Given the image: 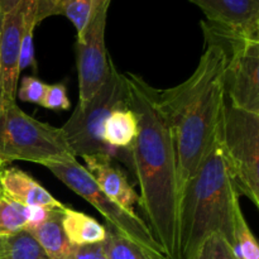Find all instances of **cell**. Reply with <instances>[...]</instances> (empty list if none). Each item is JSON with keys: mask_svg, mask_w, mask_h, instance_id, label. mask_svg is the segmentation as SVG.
I'll list each match as a JSON object with an SVG mask.
<instances>
[{"mask_svg": "<svg viewBox=\"0 0 259 259\" xmlns=\"http://www.w3.org/2000/svg\"><path fill=\"white\" fill-rule=\"evenodd\" d=\"M235 253L238 259H259V247L242 212L240 204L235 210Z\"/></svg>", "mask_w": 259, "mask_h": 259, "instance_id": "22", "label": "cell"}, {"mask_svg": "<svg viewBox=\"0 0 259 259\" xmlns=\"http://www.w3.org/2000/svg\"><path fill=\"white\" fill-rule=\"evenodd\" d=\"M20 3L22 0H0V10L3 12V14H7V13L12 12L14 8H17Z\"/></svg>", "mask_w": 259, "mask_h": 259, "instance_id": "28", "label": "cell"}, {"mask_svg": "<svg viewBox=\"0 0 259 259\" xmlns=\"http://www.w3.org/2000/svg\"><path fill=\"white\" fill-rule=\"evenodd\" d=\"M62 228L71 245H89L105 240V225L85 212L65 206L62 211Z\"/></svg>", "mask_w": 259, "mask_h": 259, "instance_id": "16", "label": "cell"}, {"mask_svg": "<svg viewBox=\"0 0 259 259\" xmlns=\"http://www.w3.org/2000/svg\"><path fill=\"white\" fill-rule=\"evenodd\" d=\"M0 169H2V168H0ZM0 194H2V186H0Z\"/></svg>", "mask_w": 259, "mask_h": 259, "instance_id": "31", "label": "cell"}, {"mask_svg": "<svg viewBox=\"0 0 259 259\" xmlns=\"http://www.w3.org/2000/svg\"><path fill=\"white\" fill-rule=\"evenodd\" d=\"M4 243H5V238L4 237H0V258H2L3 249H4Z\"/></svg>", "mask_w": 259, "mask_h": 259, "instance_id": "29", "label": "cell"}, {"mask_svg": "<svg viewBox=\"0 0 259 259\" xmlns=\"http://www.w3.org/2000/svg\"><path fill=\"white\" fill-rule=\"evenodd\" d=\"M217 138L237 194L259 207V114L224 98Z\"/></svg>", "mask_w": 259, "mask_h": 259, "instance_id": "5", "label": "cell"}, {"mask_svg": "<svg viewBox=\"0 0 259 259\" xmlns=\"http://www.w3.org/2000/svg\"><path fill=\"white\" fill-rule=\"evenodd\" d=\"M3 167H5V166H3V164H0V168H3Z\"/></svg>", "mask_w": 259, "mask_h": 259, "instance_id": "32", "label": "cell"}, {"mask_svg": "<svg viewBox=\"0 0 259 259\" xmlns=\"http://www.w3.org/2000/svg\"><path fill=\"white\" fill-rule=\"evenodd\" d=\"M124 80L126 106L138 123L131 156L141 190L139 206L166 259H182L177 158L171 129L157 104L158 90L136 73H124Z\"/></svg>", "mask_w": 259, "mask_h": 259, "instance_id": "1", "label": "cell"}, {"mask_svg": "<svg viewBox=\"0 0 259 259\" xmlns=\"http://www.w3.org/2000/svg\"><path fill=\"white\" fill-rule=\"evenodd\" d=\"M2 192L23 206H43L56 209L65 206L52 196L30 175L18 167H3L0 169Z\"/></svg>", "mask_w": 259, "mask_h": 259, "instance_id": "13", "label": "cell"}, {"mask_svg": "<svg viewBox=\"0 0 259 259\" xmlns=\"http://www.w3.org/2000/svg\"><path fill=\"white\" fill-rule=\"evenodd\" d=\"M89 174L99 189L108 197L129 211H134V205H139V195L126 179L123 169L116 164L110 154H91L83 157Z\"/></svg>", "mask_w": 259, "mask_h": 259, "instance_id": "11", "label": "cell"}, {"mask_svg": "<svg viewBox=\"0 0 259 259\" xmlns=\"http://www.w3.org/2000/svg\"><path fill=\"white\" fill-rule=\"evenodd\" d=\"M99 0H37V24L55 15L66 17L80 35L90 20Z\"/></svg>", "mask_w": 259, "mask_h": 259, "instance_id": "15", "label": "cell"}, {"mask_svg": "<svg viewBox=\"0 0 259 259\" xmlns=\"http://www.w3.org/2000/svg\"><path fill=\"white\" fill-rule=\"evenodd\" d=\"M63 207L52 209L48 219L42 225L33 230H27L39 243L50 259H66L72 248L62 228Z\"/></svg>", "mask_w": 259, "mask_h": 259, "instance_id": "17", "label": "cell"}, {"mask_svg": "<svg viewBox=\"0 0 259 259\" xmlns=\"http://www.w3.org/2000/svg\"><path fill=\"white\" fill-rule=\"evenodd\" d=\"M207 20L249 35H259V0H189Z\"/></svg>", "mask_w": 259, "mask_h": 259, "instance_id": "12", "label": "cell"}, {"mask_svg": "<svg viewBox=\"0 0 259 259\" xmlns=\"http://www.w3.org/2000/svg\"><path fill=\"white\" fill-rule=\"evenodd\" d=\"M110 3L111 0H99L83 32L76 37L78 103L88 101L103 86L110 70L111 57L105 45Z\"/></svg>", "mask_w": 259, "mask_h": 259, "instance_id": "9", "label": "cell"}, {"mask_svg": "<svg viewBox=\"0 0 259 259\" xmlns=\"http://www.w3.org/2000/svg\"><path fill=\"white\" fill-rule=\"evenodd\" d=\"M66 259H109L106 254L105 243H95L89 245H72Z\"/></svg>", "mask_w": 259, "mask_h": 259, "instance_id": "26", "label": "cell"}, {"mask_svg": "<svg viewBox=\"0 0 259 259\" xmlns=\"http://www.w3.org/2000/svg\"><path fill=\"white\" fill-rule=\"evenodd\" d=\"M126 106V88L124 73L116 70L113 60L108 77L100 89L85 103H77L72 115L61 128L65 141L75 157L91 154H110L115 152L104 143L101 131L109 114Z\"/></svg>", "mask_w": 259, "mask_h": 259, "instance_id": "7", "label": "cell"}, {"mask_svg": "<svg viewBox=\"0 0 259 259\" xmlns=\"http://www.w3.org/2000/svg\"><path fill=\"white\" fill-rule=\"evenodd\" d=\"M35 12H37V0H25L24 24H23L22 43H20V71L28 67L37 68L34 58V45H33L34 28L38 25Z\"/></svg>", "mask_w": 259, "mask_h": 259, "instance_id": "21", "label": "cell"}, {"mask_svg": "<svg viewBox=\"0 0 259 259\" xmlns=\"http://www.w3.org/2000/svg\"><path fill=\"white\" fill-rule=\"evenodd\" d=\"M224 67L222 48L217 43L205 42V51L194 73L157 95V104L174 139L180 195L217 139L224 103Z\"/></svg>", "mask_w": 259, "mask_h": 259, "instance_id": "2", "label": "cell"}, {"mask_svg": "<svg viewBox=\"0 0 259 259\" xmlns=\"http://www.w3.org/2000/svg\"><path fill=\"white\" fill-rule=\"evenodd\" d=\"M27 229V206L0 194V237H10Z\"/></svg>", "mask_w": 259, "mask_h": 259, "instance_id": "20", "label": "cell"}, {"mask_svg": "<svg viewBox=\"0 0 259 259\" xmlns=\"http://www.w3.org/2000/svg\"><path fill=\"white\" fill-rule=\"evenodd\" d=\"M70 99L67 96V90L63 83H52L47 85L45 98H43L40 106L50 110L63 111L70 109Z\"/></svg>", "mask_w": 259, "mask_h": 259, "instance_id": "25", "label": "cell"}, {"mask_svg": "<svg viewBox=\"0 0 259 259\" xmlns=\"http://www.w3.org/2000/svg\"><path fill=\"white\" fill-rule=\"evenodd\" d=\"M0 106H2V101H0Z\"/></svg>", "mask_w": 259, "mask_h": 259, "instance_id": "33", "label": "cell"}, {"mask_svg": "<svg viewBox=\"0 0 259 259\" xmlns=\"http://www.w3.org/2000/svg\"><path fill=\"white\" fill-rule=\"evenodd\" d=\"M50 207L43 206H27V229L33 230L42 225L51 214Z\"/></svg>", "mask_w": 259, "mask_h": 259, "instance_id": "27", "label": "cell"}, {"mask_svg": "<svg viewBox=\"0 0 259 259\" xmlns=\"http://www.w3.org/2000/svg\"><path fill=\"white\" fill-rule=\"evenodd\" d=\"M105 229L106 237L104 243L109 259H154L146 249L116 232L109 223H106Z\"/></svg>", "mask_w": 259, "mask_h": 259, "instance_id": "19", "label": "cell"}, {"mask_svg": "<svg viewBox=\"0 0 259 259\" xmlns=\"http://www.w3.org/2000/svg\"><path fill=\"white\" fill-rule=\"evenodd\" d=\"M46 167L68 189L93 205L105 218L106 223L115 228L116 232L146 249L154 259H166L161 245L154 239L147 223L134 211L124 209L106 196L99 189L88 169L78 163L76 158L60 163H50Z\"/></svg>", "mask_w": 259, "mask_h": 259, "instance_id": "8", "label": "cell"}, {"mask_svg": "<svg viewBox=\"0 0 259 259\" xmlns=\"http://www.w3.org/2000/svg\"><path fill=\"white\" fill-rule=\"evenodd\" d=\"M205 42L217 43L225 55L224 98L232 105L259 114V35L201 22Z\"/></svg>", "mask_w": 259, "mask_h": 259, "instance_id": "6", "label": "cell"}, {"mask_svg": "<svg viewBox=\"0 0 259 259\" xmlns=\"http://www.w3.org/2000/svg\"><path fill=\"white\" fill-rule=\"evenodd\" d=\"M234 182L218 138L180 195L179 232L182 259H189L209 235L222 234L235 250Z\"/></svg>", "mask_w": 259, "mask_h": 259, "instance_id": "3", "label": "cell"}, {"mask_svg": "<svg viewBox=\"0 0 259 259\" xmlns=\"http://www.w3.org/2000/svg\"><path fill=\"white\" fill-rule=\"evenodd\" d=\"M75 158L61 128L42 123L20 109L17 101L0 106V164L27 161L47 166Z\"/></svg>", "mask_w": 259, "mask_h": 259, "instance_id": "4", "label": "cell"}, {"mask_svg": "<svg viewBox=\"0 0 259 259\" xmlns=\"http://www.w3.org/2000/svg\"><path fill=\"white\" fill-rule=\"evenodd\" d=\"M47 83L40 81L35 76H24L17 90V96L19 100L25 103L38 104L40 105L45 98Z\"/></svg>", "mask_w": 259, "mask_h": 259, "instance_id": "24", "label": "cell"}, {"mask_svg": "<svg viewBox=\"0 0 259 259\" xmlns=\"http://www.w3.org/2000/svg\"><path fill=\"white\" fill-rule=\"evenodd\" d=\"M25 0L3 18L0 35V101L2 104L17 101L20 68V43L24 24Z\"/></svg>", "mask_w": 259, "mask_h": 259, "instance_id": "10", "label": "cell"}, {"mask_svg": "<svg viewBox=\"0 0 259 259\" xmlns=\"http://www.w3.org/2000/svg\"><path fill=\"white\" fill-rule=\"evenodd\" d=\"M189 259H238L234 248L222 234L209 235Z\"/></svg>", "mask_w": 259, "mask_h": 259, "instance_id": "23", "label": "cell"}, {"mask_svg": "<svg viewBox=\"0 0 259 259\" xmlns=\"http://www.w3.org/2000/svg\"><path fill=\"white\" fill-rule=\"evenodd\" d=\"M138 133V123L136 114L128 106H121L109 114L101 131L104 143L115 152L114 158L123 159L131 168V148Z\"/></svg>", "mask_w": 259, "mask_h": 259, "instance_id": "14", "label": "cell"}, {"mask_svg": "<svg viewBox=\"0 0 259 259\" xmlns=\"http://www.w3.org/2000/svg\"><path fill=\"white\" fill-rule=\"evenodd\" d=\"M0 259H50L39 243L27 230L5 238Z\"/></svg>", "mask_w": 259, "mask_h": 259, "instance_id": "18", "label": "cell"}, {"mask_svg": "<svg viewBox=\"0 0 259 259\" xmlns=\"http://www.w3.org/2000/svg\"><path fill=\"white\" fill-rule=\"evenodd\" d=\"M3 18H4V14L3 12L0 10V35H2V27H3Z\"/></svg>", "mask_w": 259, "mask_h": 259, "instance_id": "30", "label": "cell"}]
</instances>
